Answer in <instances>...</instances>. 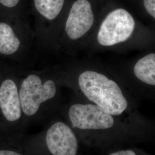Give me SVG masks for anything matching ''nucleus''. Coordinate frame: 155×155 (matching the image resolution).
<instances>
[{
  "mask_svg": "<svg viewBox=\"0 0 155 155\" xmlns=\"http://www.w3.org/2000/svg\"><path fill=\"white\" fill-rule=\"evenodd\" d=\"M78 85L88 100L111 116L120 115L127 108V101L118 85L101 73L84 71L78 78Z\"/></svg>",
  "mask_w": 155,
  "mask_h": 155,
  "instance_id": "1",
  "label": "nucleus"
},
{
  "mask_svg": "<svg viewBox=\"0 0 155 155\" xmlns=\"http://www.w3.org/2000/svg\"><path fill=\"white\" fill-rule=\"evenodd\" d=\"M18 91L24 115L32 118L38 114L43 104L55 97L57 87L54 81L43 82L39 76L31 74L22 81Z\"/></svg>",
  "mask_w": 155,
  "mask_h": 155,
  "instance_id": "2",
  "label": "nucleus"
},
{
  "mask_svg": "<svg viewBox=\"0 0 155 155\" xmlns=\"http://www.w3.org/2000/svg\"><path fill=\"white\" fill-rule=\"evenodd\" d=\"M135 27V21L129 12L118 8L110 12L102 22L97 40L103 46L122 43L130 38Z\"/></svg>",
  "mask_w": 155,
  "mask_h": 155,
  "instance_id": "3",
  "label": "nucleus"
},
{
  "mask_svg": "<svg viewBox=\"0 0 155 155\" xmlns=\"http://www.w3.org/2000/svg\"><path fill=\"white\" fill-rule=\"evenodd\" d=\"M67 116L74 130H105L114 124L113 116L96 105L73 104L68 109Z\"/></svg>",
  "mask_w": 155,
  "mask_h": 155,
  "instance_id": "4",
  "label": "nucleus"
},
{
  "mask_svg": "<svg viewBox=\"0 0 155 155\" xmlns=\"http://www.w3.org/2000/svg\"><path fill=\"white\" fill-rule=\"evenodd\" d=\"M44 142L49 155H77V136L70 124L63 121L50 124L45 130Z\"/></svg>",
  "mask_w": 155,
  "mask_h": 155,
  "instance_id": "5",
  "label": "nucleus"
},
{
  "mask_svg": "<svg viewBox=\"0 0 155 155\" xmlns=\"http://www.w3.org/2000/svg\"><path fill=\"white\" fill-rule=\"evenodd\" d=\"M94 21V13L89 1H75L66 22L65 31L67 36L72 40L80 39L91 29Z\"/></svg>",
  "mask_w": 155,
  "mask_h": 155,
  "instance_id": "6",
  "label": "nucleus"
},
{
  "mask_svg": "<svg viewBox=\"0 0 155 155\" xmlns=\"http://www.w3.org/2000/svg\"><path fill=\"white\" fill-rule=\"evenodd\" d=\"M0 110L10 123L18 122L24 114L17 86L11 79L4 80L0 85Z\"/></svg>",
  "mask_w": 155,
  "mask_h": 155,
  "instance_id": "7",
  "label": "nucleus"
},
{
  "mask_svg": "<svg viewBox=\"0 0 155 155\" xmlns=\"http://www.w3.org/2000/svg\"><path fill=\"white\" fill-rule=\"evenodd\" d=\"M21 42L13 29L6 22H0V54L9 55L18 50Z\"/></svg>",
  "mask_w": 155,
  "mask_h": 155,
  "instance_id": "8",
  "label": "nucleus"
},
{
  "mask_svg": "<svg viewBox=\"0 0 155 155\" xmlns=\"http://www.w3.org/2000/svg\"><path fill=\"white\" fill-rule=\"evenodd\" d=\"M134 72L142 82L155 86V54H150L140 59L134 66Z\"/></svg>",
  "mask_w": 155,
  "mask_h": 155,
  "instance_id": "9",
  "label": "nucleus"
},
{
  "mask_svg": "<svg viewBox=\"0 0 155 155\" xmlns=\"http://www.w3.org/2000/svg\"><path fill=\"white\" fill-rule=\"evenodd\" d=\"M65 0H33L39 14L48 20H53L59 15Z\"/></svg>",
  "mask_w": 155,
  "mask_h": 155,
  "instance_id": "10",
  "label": "nucleus"
},
{
  "mask_svg": "<svg viewBox=\"0 0 155 155\" xmlns=\"http://www.w3.org/2000/svg\"><path fill=\"white\" fill-rule=\"evenodd\" d=\"M143 4L147 13L155 18V0H143Z\"/></svg>",
  "mask_w": 155,
  "mask_h": 155,
  "instance_id": "11",
  "label": "nucleus"
},
{
  "mask_svg": "<svg viewBox=\"0 0 155 155\" xmlns=\"http://www.w3.org/2000/svg\"><path fill=\"white\" fill-rule=\"evenodd\" d=\"M20 0H0V3L8 8H13L18 4Z\"/></svg>",
  "mask_w": 155,
  "mask_h": 155,
  "instance_id": "12",
  "label": "nucleus"
},
{
  "mask_svg": "<svg viewBox=\"0 0 155 155\" xmlns=\"http://www.w3.org/2000/svg\"><path fill=\"white\" fill-rule=\"evenodd\" d=\"M0 155H24L16 150H0Z\"/></svg>",
  "mask_w": 155,
  "mask_h": 155,
  "instance_id": "13",
  "label": "nucleus"
},
{
  "mask_svg": "<svg viewBox=\"0 0 155 155\" xmlns=\"http://www.w3.org/2000/svg\"><path fill=\"white\" fill-rule=\"evenodd\" d=\"M109 155H136V153L131 150H120L116 152L113 153Z\"/></svg>",
  "mask_w": 155,
  "mask_h": 155,
  "instance_id": "14",
  "label": "nucleus"
}]
</instances>
